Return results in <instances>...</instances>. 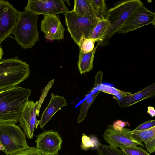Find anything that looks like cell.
Here are the masks:
<instances>
[{
	"label": "cell",
	"instance_id": "cell-16",
	"mask_svg": "<svg viewBox=\"0 0 155 155\" xmlns=\"http://www.w3.org/2000/svg\"><path fill=\"white\" fill-rule=\"evenodd\" d=\"M72 11L78 16L92 21H98L90 0H75L74 8Z\"/></svg>",
	"mask_w": 155,
	"mask_h": 155
},
{
	"label": "cell",
	"instance_id": "cell-4",
	"mask_svg": "<svg viewBox=\"0 0 155 155\" xmlns=\"http://www.w3.org/2000/svg\"><path fill=\"white\" fill-rule=\"evenodd\" d=\"M29 66L18 59H4L0 61V90L17 86L29 77Z\"/></svg>",
	"mask_w": 155,
	"mask_h": 155
},
{
	"label": "cell",
	"instance_id": "cell-5",
	"mask_svg": "<svg viewBox=\"0 0 155 155\" xmlns=\"http://www.w3.org/2000/svg\"><path fill=\"white\" fill-rule=\"evenodd\" d=\"M0 145L2 151L10 155L28 145L26 135L20 127L15 124L0 123Z\"/></svg>",
	"mask_w": 155,
	"mask_h": 155
},
{
	"label": "cell",
	"instance_id": "cell-20",
	"mask_svg": "<svg viewBox=\"0 0 155 155\" xmlns=\"http://www.w3.org/2000/svg\"><path fill=\"white\" fill-rule=\"evenodd\" d=\"M90 2L97 20L105 19L107 9L104 1L90 0Z\"/></svg>",
	"mask_w": 155,
	"mask_h": 155
},
{
	"label": "cell",
	"instance_id": "cell-28",
	"mask_svg": "<svg viewBox=\"0 0 155 155\" xmlns=\"http://www.w3.org/2000/svg\"><path fill=\"white\" fill-rule=\"evenodd\" d=\"M82 142L81 147L84 150H87L90 147H93L94 146L93 142L90 137L85 134L84 133L82 134Z\"/></svg>",
	"mask_w": 155,
	"mask_h": 155
},
{
	"label": "cell",
	"instance_id": "cell-31",
	"mask_svg": "<svg viewBox=\"0 0 155 155\" xmlns=\"http://www.w3.org/2000/svg\"><path fill=\"white\" fill-rule=\"evenodd\" d=\"M145 144L147 150L149 152L153 153L155 150V136L152 137Z\"/></svg>",
	"mask_w": 155,
	"mask_h": 155
},
{
	"label": "cell",
	"instance_id": "cell-34",
	"mask_svg": "<svg viewBox=\"0 0 155 155\" xmlns=\"http://www.w3.org/2000/svg\"><path fill=\"white\" fill-rule=\"evenodd\" d=\"M3 50L0 46V61H1L0 60L3 56Z\"/></svg>",
	"mask_w": 155,
	"mask_h": 155
},
{
	"label": "cell",
	"instance_id": "cell-32",
	"mask_svg": "<svg viewBox=\"0 0 155 155\" xmlns=\"http://www.w3.org/2000/svg\"><path fill=\"white\" fill-rule=\"evenodd\" d=\"M128 123L121 120H117L114 122L112 125L113 127L117 130H121L126 126Z\"/></svg>",
	"mask_w": 155,
	"mask_h": 155
},
{
	"label": "cell",
	"instance_id": "cell-3",
	"mask_svg": "<svg viewBox=\"0 0 155 155\" xmlns=\"http://www.w3.org/2000/svg\"><path fill=\"white\" fill-rule=\"evenodd\" d=\"M143 5L140 0H124L117 3L112 8L107 9L105 19L109 22L111 27L103 40L98 43L96 47L108 45L110 39L120 28L129 16Z\"/></svg>",
	"mask_w": 155,
	"mask_h": 155
},
{
	"label": "cell",
	"instance_id": "cell-25",
	"mask_svg": "<svg viewBox=\"0 0 155 155\" xmlns=\"http://www.w3.org/2000/svg\"><path fill=\"white\" fill-rule=\"evenodd\" d=\"M127 155H150L141 147L131 146L121 148Z\"/></svg>",
	"mask_w": 155,
	"mask_h": 155
},
{
	"label": "cell",
	"instance_id": "cell-1",
	"mask_svg": "<svg viewBox=\"0 0 155 155\" xmlns=\"http://www.w3.org/2000/svg\"><path fill=\"white\" fill-rule=\"evenodd\" d=\"M31 91L16 86L0 90V123L15 124Z\"/></svg>",
	"mask_w": 155,
	"mask_h": 155
},
{
	"label": "cell",
	"instance_id": "cell-10",
	"mask_svg": "<svg viewBox=\"0 0 155 155\" xmlns=\"http://www.w3.org/2000/svg\"><path fill=\"white\" fill-rule=\"evenodd\" d=\"M24 9L38 15H55L68 11L62 0H28Z\"/></svg>",
	"mask_w": 155,
	"mask_h": 155
},
{
	"label": "cell",
	"instance_id": "cell-6",
	"mask_svg": "<svg viewBox=\"0 0 155 155\" xmlns=\"http://www.w3.org/2000/svg\"><path fill=\"white\" fill-rule=\"evenodd\" d=\"M65 23L71 37L78 45L82 35L87 38L89 35L97 21L90 20L78 16L72 11L64 13Z\"/></svg>",
	"mask_w": 155,
	"mask_h": 155
},
{
	"label": "cell",
	"instance_id": "cell-2",
	"mask_svg": "<svg viewBox=\"0 0 155 155\" xmlns=\"http://www.w3.org/2000/svg\"><path fill=\"white\" fill-rule=\"evenodd\" d=\"M39 15L28 10L19 12L16 24L12 34L23 49L32 48L39 41L37 21Z\"/></svg>",
	"mask_w": 155,
	"mask_h": 155
},
{
	"label": "cell",
	"instance_id": "cell-18",
	"mask_svg": "<svg viewBox=\"0 0 155 155\" xmlns=\"http://www.w3.org/2000/svg\"><path fill=\"white\" fill-rule=\"evenodd\" d=\"M97 48L96 47L91 51L84 53L79 51L78 67L81 74L89 72L93 69L94 55Z\"/></svg>",
	"mask_w": 155,
	"mask_h": 155
},
{
	"label": "cell",
	"instance_id": "cell-29",
	"mask_svg": "<svg viewBox=\"0 0 155 155\" xmlns=\"http://www.w3.org/2000/svg\"><path fill=\"white\" fill-rule=\"evenodd\" d=\"M155 126V120H153L145 122L139 124L133 130L138 131L145 130Z\"/></svg>",
	"mask_w": 155,
	"mask_h": 155
},
{
	"label": "cell",
	"instance_id": "cell-33",
	"mask_svg": "<svg viewBox=\"0 0 155 155\" xmlns=\"http://www.w3.org/2000/svg\"><path fill=\"white\" fill-rule=\"evenodd\" d=\"M147 113L152 117L155 116V110L153 107L149 106L147 108Z\"/></svg>",
	"mask_w": 155,
	"mask_h": 155
},
{
	"label": "cell",
	"instance_id": "cell-19",
	"mask_svg": "<svg viewBox=\"0 0 155 155\" xmlns=\"http://www.w3.org/2000/svg\"><path fill=\"white\" fill-rule=\"evenodd\" d=\"M100 92L97 90L86 99L81 104L79 114L77 118L78 124L82 122L86 117L87 112L90 107Z\"/></svg>",
	"mask_w": 155,
	"mask_h": 155
},
{
	"label": "cell",
	"instance_id": "cell-15",
	"mask_svg": "<svg viewBox=\"0 0 155 155\" xmlns=\"http://www.w3.org/2000/svg\"><path fill=\"white\" fill-rule=\"evenodd\" d=\"M51 99L47 107L43 112L40 122L39 127L43 128L53 116L61 108L67 106V101L64 97L51 94Z\"/></svg>",
	"mask_w": 155,
	"mask_h": 155
},
{
	"label": "cell",
	"instance_id": "cell-24",
	"mask_svg": "<svg viewBox=\"0 0 155 155\" xmlns=\"http://www.w3.org/2000/svg\"><path fill=\"white\" fill-rule=\"evenodd\" d=\"M95 41L93 39L86 38L83 35L80 39L78 46L80 50L84 53H87L92 51L94 48Z\"/></svg>",
	"mask_w": 155,
	"mask_h": 155
},
{
	"label": "cell",
	"instance_id": "cell-7",
	"mask_svg": "<svg viewBox=\"0 0 155 155\" xmlns=\"http://www.w3.org/2000/svg\"><path fill=\"white\" fill-rule=\"evenodd\" d=\"M103 137L110 146L116 148L137 145L144 147L142 141L134 138L130 129L123 128L121 130H117L110 124L108 126Z\"/></svg>",
	"mask_w": 155,
	"mask_h": 155
},
{
	"label": "cell",
	"instance_id": "cell-8",
	"mask_svg": "<svg viewBox=\"0 0 155 155\" xmlns=\"http://www.w3.org/2000/svg\"><path fill=\"white\" fill-rule=\"evenodd\" d=\"M150 24L155 26V13L143 5L131 14L116 33H127Z\"/></svg>",
	"mask_w": 155,
	"mask_h": 155
},
{
	"label": "cell",
	"instance_id": "cell-12",
	"mask_svg": "<svg viewBox=\"0 0 155 155\" xmlns=\"http://www.w3.org/2000/svg\"><path fill=\"white\" fill-rule=\"evenodd\" d=\"M38 101L35 103L28 100L25 105L20 116L18 122L26 136L29 139L33 138L36 120V112Z\"/></svg>",
	"mask_w": 155,
	"mask_h": 155
},
{
	"label": "cell",
	"instance_id": "cell-26",
	"mask_svg": "<svg viewBox=\"0 0 155 155\" xmlns=\"http://www.w3.org/2000/svg\"><path fill=\"white\" fill-rule=\"evenodd\" d=\"M10 155H41L36 147H27Z\"/></svg>",
	"mask_w": 155,
	"mask_h": 155
},
{
	"label": "cell",
	"instance_id": "cell-21",
	"mask_svg": "<svg viewBox=\"0 0 155 155\" xmlns=\"http://www.w3.org/2000/svg\"><path fill=\"white\" fill-rule=\"evenodd\" d=\"M98 155H127L122 150L98 143L96 146Z\"/></svg>",
	"mask_w": 155,
	"mask_h": 155
},
{
	"label": "cell",
	"instance_id": "cell-22",
	"mask_svg": "<svg viewBox=\"0 0 155 155\" xmlns=\"http://www.w3.org/2000/svg\"><path fill=\"white\" fill-rule=\"evenodd\" d=\"M131 132L135 139L143 142L145 144L152 137L155 136V126L145 130H131Z\"/></svg>",
	"mask_w": 155,
	"mask_h": 155
},
{
	"label": "cell",
	"instance_id": "cell-14",
	"mask_svg": "<svg viewBox=\"0 0 155 155\" xmlns=\"http://www.w3.org/2000/svg\"><path fill=\"white\" fill-rule=\"evenodd\" d=\"M155 95V83H154L142 90L133 94L122 96L120 97H113L121 108L131 106L143 100L153 97Z\"/></svg>",
	"mask_w": 155,
	"mask_h": 155
},
{
	"label": "cell",
	"instance_id": "cell-11",
	"mask_svg": "<svg viewBox=\"0 0 155 155\" xmlns=\"http://www.w3.org/2000/svg\"><path fill=\"white\" fill-rule=\"evenodd\" d=\"M62 139L57 132L44 130L37 137V149L41 155H57L61 150Z\"/></svg>",
	"mask_w": 155,
	"mask_h": 155
},
{
	"label": "cell",
	"instance_id": "cell-27",
	"mask_svg": "<svg viewBox=\"0 0 155 155\" xmlns=\"http://www.w3.org/2000/svg\"><path fill=\"white\" fill-rule=\"evenodd\" d=\"M54 79H53L50 81L43 90V92L41 95L39 101H38V104L36 112L37 116H39L40 108L43 101H44L45 97L46 96L49 90L53 85L54 82Z\"/></svg>",
	"mask_w": 155,
	"mask_h": 155
},
{
	"label": "cell",
	"instance_id": "cell-23",
	"mask_svg": "<svg viewBox=\"0 0 155 155\" xmlns=\"http://www.w3.org/2000/svg\"><path fill=\"white\" fill-rule=\"evenodd\" d=\"M97 90L100 91L112 94L118 97L131 94V93L130 92L122 91L107 84H102Z\"/></svg>",
	"mask_w": 155,
	"mask_h": 155
},
{
	"label": "cell",
	"instance_id": "cell-17",
	"mask_svg": "<svg viewBox=\"0 0 155 155\" xmlns=\"http://www.w3.org/2000/svg\"><path fill=\"white\" fill-rule=\"evenodd\" d=\"M111 27L106 19L98 20L90 31L87 38H91L95 42H100L103 40Z\"/></svg>",
	"mask_w": 155,
	"mask_h": 155
},
{
	"label": "cell",
	"instance_id": "cell-9",
	"mask_svg": "<svg viewBox=\"0 0 155 155\" xmlns=\"http://www.w3.org/2000/svg\"><path fill=\"white\" fill-rule=\"evenodd\" d=\"M19 12L8 2L0 0V45L12 34Z\"/></svg>",
	"mask_w": 155,
	"mask_h": 155
},
{
	"label": "cell",
	"instance_id": "cell-30",
	"mask_svg": "<svg viewBox=\"0 0 155 155\" xmlns=\"http://www.w3.org/2000/svg\"><path fill=\"white\" fill-rule=\"evenodd\" d=\"M103 76V72L98 71L96 74L95 78V82L94 86L91 90L93 91L95 89H97L102 84V80Z\"/></svg>",
	"mask_w": 155,
	"mask_h": 155
},
{
	"label": "cell",
	"instance_id": "cell-13",
	"mask_svg": "<svg viewBox=\"0 0 155 155\" xmlns=\"http://www.w3.org/2000/svg\"><path fill=\"white\" fill-rule=\"evenodd\" d=\"M44 17L41 21L40 28L45 38L51 41L63 39L64 29L57 16L56 15H44Z\"/></svg>",
	"mask_w": 155,
	"mask_h": 155
}]
</instances>
